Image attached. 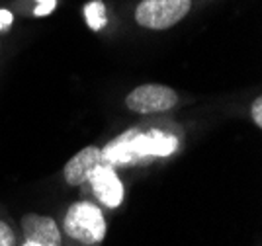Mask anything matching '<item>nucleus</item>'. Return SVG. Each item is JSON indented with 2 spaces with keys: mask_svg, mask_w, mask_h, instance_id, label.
<instances>
[{
  "mask_svg": "<svg viewBox=\"0 0 262 246\" xmlns=\"http://www.w3.org/2000/svg\"><path fill=\"white\" fill-rule=\"evenodd\" d=\"M176 149V139L170 135H164L161 131H127L118 139L108 143V147L102 150V162L110 166L131 164L139 162L147 156H166Z\"/></svg>",
  "mask_w": 262,
  "mask_h": 246,
  "instance_id": "1",
  "label": "nucleus"
},
{
  "mask_svg": "<svg viewBox=\"0 0 262 246\" xmlns=\"http://www.w3.org/2000/svg\"><path fill=\"white\" fill-rule=\"evenodd\" d=\"M65 233L82 244H98L106 236V219L98 205L77 202L69 207L65 215Z\"/></svg>",
  "mask_w": 262,
  "mask_h": 246,
  "instance_id": "2",
  "label": "nucleus"
},
{
  "mask_svg": "<svg viewBox=\"0 0 262 246\" xmlns=\"http://www.w3.org/2000/svg\"><path fill=\"white\" fill-rule=\"evenodd\" d=\"M192 8V0H141L135 8V21L147 30H168L182 21Z\"/></svg>",
  "mask_w": 262,
  "mask_h": 246,
  "instance_id": "3",
  "label": "nucleus"
},
{
  "mask_svg": "<svg viewBox=\"0 0 262 246\" xmlns=\"http://www.w3.org/2000/svg\"><path fill=\"white\" fill-rule=\"evenodd\" d=\"M178 102L176 90L163 84H141L131 90L125 98V106L137 114H163L172 109Z\"/></svg>",
  "mask_w": 262,
  "mask_h": 246,
  "instance_id": "4",
  "label": "nucleus"
},
{
  "mask_svg": "<svg viewBox=\"0 0 262 246\" xmlns=\"http://www.w3.org/2000/svg\"><path fill=\"white\" fill-rule=\"evenodd\" d=\"M88 182H90L102 205L114 209L123 202V184L118 178L114 166H110L106 162H100L94 168V172L88 176Z\"/></svg>",
  "mask_w": 262,
  "mask_h": 246,
  "instance_id": "5",
  "label": "nucleus"
},
{
  "mask_svg": "<svg viewBox=\"0 0 262 246\" xmlns=\"http://www.w3.org/2000/svg\"><path fill=\"white\" fill-rule=\"evenodd\" d=\"M22 231L28 242L39 246H61V231L51 217L28 213L22 217Z\"/></svg>",
  "mask_w": 262,
  "mask_h": 246,
  "instance_id": "6",
  "label": "nucleus"
},
{
  "mask_svg": "<svg viewBox=\"0 0 262 246\" xmlns=\"http://www.w3.org/2000/svg\"><path fill=\"white\" fill-rule=\"evenodd\" d=\"M100 162H102V149L94 145L84 147L65 164L63 168L65 182L69 186H82L84 182H88V176L94 172Z\"/></svg>",
  "mask_w": 262,
  "mask_h": 246,
  "instance_id": "7",
  "label": "nucleus"
},
{
  "mask_svg": "<svg viewBox=\"0 0 262 246\" xmlns=\"http://www.w3.org/2000/svg\"><path fill=\"white\" fill-rule=\"evenodd\" d=\"M84 18H86L90 30H94V32L104 30L106 24H108V12H106L104 2L102 0H90L84 6Z\"/></svg>",
  "mask_w": 262,
  "mask_h": 246,
  "instance_id": "8",
  "label": "nucleus"
},
{
  "mask_svg": "<svg viewBox=\"0 0 262 246\" xmlns=\"http://www.w3.org/2000/svg\"><path fill=\"white\" fill-rule=\"evenodd\" d=\"M0 246H16V233L4 221H0Z\"/></svg>",
  "mask_w": 262,
  "mask_h": 246,
  "instance_id": "9",
  "label": "nucleus"
},
{
  "mask_svg": "<svg viewBox=\"0 0 262 246\" xmlns=\"http://www.w3.org/2000/svg\"><path fill=\"white\" fill-rule=\"evenodd\" d=\"M35 2H37L35 10H33L35 16H47V14H51V12L55 10V6H57V0H35Z\"/></svg>",
  "mask_w": 262,
  "mask_h": 246,
  "instance_id": "10",
  "label": "nucleus"
},
{
  "mask_svg": "<svg viewBox=\"0 0 262 246\" xmlns=\"http://www.w3.org/2000/svg\"><path fill=\"white\" fill-rule=\"evenodd\" d=\"M251 116H252V121L260 127L262 125V98H254V102H252L251 106Z\"/></svg>",
  "mask_w": 262,
  "mask_h": 246,
  "instance_id": "11",
  "label": "nucleus"
},
{
  "mask_svg": "<svg viewBox=\"0 0 262 246\" xmlns=\"http://www.w3.org/2000/svg\"><path fill=\"white\" fill-rule=\"evenodd\" d=\"M12 21H14V18H12V12L0 10V32H6V30H10Z\"/></svg>",
  "mask_w": 262,
  "mask_h": 246,
  "instance_id": "12",
  "label": "nucleus"
},
{
  "mask_svg": "<svg viewBox=\"0 0 262 246\" xmlns=\"http://www.w3.org/2000/svg\"><path fill=\"white\" fill-rule=\"evenodd\" d=\"M24 246H39V244H35V242H28V240H26V242H24Z\"/></svg>",
  "mask_w": 262,
  "mask_h": 246,
  "instance_id": "13",
  "label": "nucleus"
}]
</instances>
